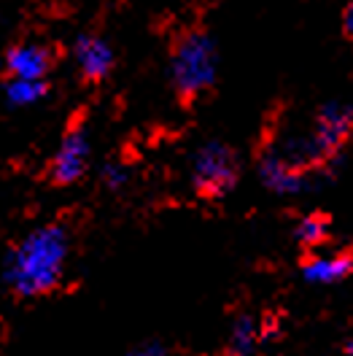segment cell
<instances>
[{
    "mask_svg": "<svg viewBox=\"0 0 353 356\" xmlns=\"http://www.w3.org/2000/svg\"><path fill=\"white\" fill-rule=\"evenodd\" d=\"M70 254L65 227L49 224L33 229L6 262V284L17 297H44L63 284Z\"/></svg>",
    "mask_w": 353,
    "mask_h": 356,
    "instance_id": "cell-1",
    "label": "cell"
},
{
    "mask_svg": "<svg viewBox=\"0 0 353 356\" xmlns=\"http://www.w3.org/2000/svg\"><path fill=\"white\" fill-rule=\"evenodd\" d=\"M216 44L205 30L181 33L173 44L170 76L173 89L183 106L199 100L208 89L216 84Z\"/></svg>",
    "mask_w": 353,
    "mask_h": 356,
    "instance_id": "cell-2",
    "label": "cell"
},
{
    "mask_svg": "<svg viewBox=\"0 0 353 356\" xmlns=\"http://www.w3.org/2000/svg\"><path fill=\"white\" fill-rule=\"evenodd\" d=\"M192 184L202 200H221L238 184V159L227 143H205L195 156Z\"/></svg>",
    "mask_w": 353,
    "mask_h": 356,
    "instance_id": "cell-3",
    "label": "cell"
},
{
    "mask_svg": "<svg viewBox=\"0 0 353 356\" xmlns=\"http://www.w3.org/2000/svg\"><path fill=\"white\" fill-rule=\"evenodd\" d=\"M89 138L81 119H70L63 133V140L49 162V181L54 186H70L87 173Z\"/></svg>",
    "mask_w": 353,
    "mask_h": 356,
    "instance_id": "cell-4",
    "label": "cell"
},
{
    "mask_svg": "<svg viewBox=\"0 0 353 356\" xmlns=\"http://www.w3.org/2000/svg\"><path fill=\"white\" fill-rule=\"evenodd\" d=\"M57 63V51L44 44H17L6 51V73L11 81H44Z\"/></svg>",
    "mask_w": 353,
    "mask_h": 356,
    "instance_id": "cell-5",
    "label": "cell"
},
{
    "mask_svg": "<svg viewBox=\"0 0 353 356\" xmlns=\"http://www.w3.org/2000/svg\"><path fill=\"white\" fill-rule=\"evenodd\" d=\"M76 65L87 84H100L113 67V51L103 38L81 35L76 41Z\"/></svg>",
    "mask_w": 353,
    "mask_h": 356,
    "instance_id": "cell-6",
    "label": "cell"
},
{
    "mask_svg": "<svg viewBox=\"0 0 353 356\" xmlns=\"http://www.w3.org/2000/svg\"><path fill=\"white\" fill-rule=\"evenodd\" d=\"M259 173L265 178V184L272 189V192H284V195H291V192H299L305 186V178H308V170L297 168L294 162H288L284 154H267L259 165Z\"/></svg>",
    "mask_w": 353,
    "mask_h": 356,
    "instance_id": "cell-7",
    "label": "cell"
},
{
    "mask_svg": "<svg viewBox=\"0 0 353 356\" xmlns=\"http://www.w3.org/2000/svg\"><path fill=\"white\" fill-rule=\"evenodd\" d=\"M351 254L337 251V254H308L302 259V275L310 284H337L351 273Z\"/></svg>",
    "mask_w": 353,
    "mask_h": 356,
    "instance_id": "cell-8",
    "label": "cell"
},
{
    "mask_svg": "<svg viewBox=\"0 0 353 356\" xmlns=\"http://www.w3.org/2000/svg\"><path fill=\"white\" fill-rule=\"evenodd\" d=\"M262 340H265L262 324L254 316H238L232 330H229L227 356H256Z\"/></svg>",
    "mask_w": 353,
    "mask_h": 356,
    "instance_id": "cell-9",
    "label": "cell"
},
{
    "mask_svg": "<svg viewBox=\"0 0 353 356\" xmlns=\"http://www.w3.org/2000/svg\"><path fill=\"white\" fill-rule=\"evenodd\" d=\"M294 235H297V241H299L302 248L313 251L315 245H321L327 241V235H329V219L321 216V213H310V216H305L302 222L297 224V232Z\"/></svg>",
    "mask_w": 353,
    "mask_h": 356,
    "instance_id": "cell-10",
    "label": "cell"
},
{
    "mask_svg": "<svg viewBox=\"0 0 353 356\" xmlns=\"http://www.w3.org/2000/svg\"><path fill=\"white\" fill-rule=\"evenodd\" d=\"M46 92H49L46 81H11L6 89V95L14 106H30V103L41 100Z\"/></svg>",
    "mask_w": 353,
    "mask_h": 356,
    "instance_id": "cell-11",
    "label": "cell"
},
{
    "mask_svg": "<svg viewBox=\"0 0 353 356\" xmlns=\"http://www.w3.org/2000/svg\"><path fill=\"white\" fill-rule=\"evenodd\" d=\"M124 356H176L167 346H162V343H143V346H138L133 348L130 354Z\"/></svg>",
    "mask_w": 353,
    "mask_h": 356,
    "instance_id": "cell-12",
    "label": "cell"
},
{
    "mask_svg": "<svg viewBox=\"0 0 353 356\" xmlns=\"http://www.w3.org/2000/svg\"><path fill=\"white\" fill-rule=\"evenodd\" d=\"M106 178L110 181V186H122L124 181H127V173H122V170H116V168H106Z\"/></svg>",
    "mask_w": 353,
    "mask_h": 356,
    "instance_id": "cell-13",
    "label": "cell"
}]
</instances>
